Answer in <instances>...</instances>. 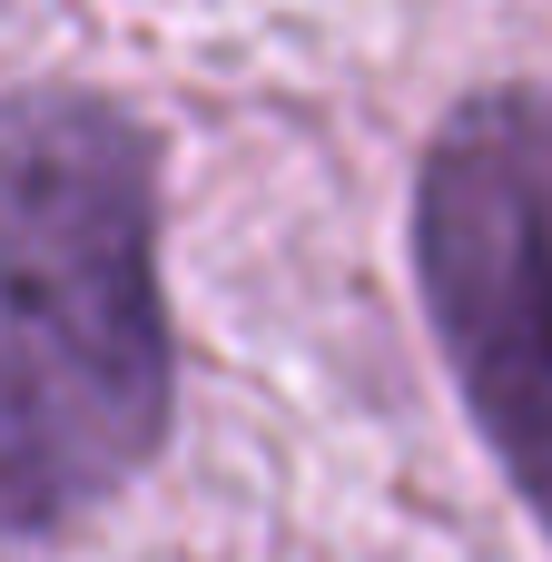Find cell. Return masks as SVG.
<instances>
[{
	"label": "cell",
	"instance_id": "cell-1",
	"mask_svg": "<svg viewBox=\"0 0 552 562\" xmlns=\"http://www.w3.org/2000/svg\"><path fill=\"white\" fill-rule=\"evenodd\" d=\"M168 435L148 138L89 89L0 99V533L119 494Z\"/></svg>",
	"mask_w": 552,
	"mask_h": 562
},
{
	"label": "cell",
	"instance_id": "cell-2",
	"mask_svg": "<svg viewBox=\"0 0 552 562\" xmlns=\"http://www.w3.org/2000/svg\"><path fill=\"white\" fill-rule=\"evenodd\" d=\"M415 277L444 366L552 533V89H484L415 178Z\"/></svg>",
	"mask_w": 552,
	"mask_h": 562
}]
</instances>
